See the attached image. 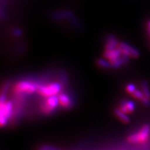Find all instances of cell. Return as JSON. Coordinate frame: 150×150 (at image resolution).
Segmentation results:
<instances>
[{
  "instance_id": "9a60e30c",
  "label": "cell",
  "mask_w": 150,
  "mask_h": 150,
  "mask_svg": "<svg viewBox=\"0 0 150 150\" xmlns=\"http://www.w3.org/2000/svg\"><path fill=\"white\" fill-rule=\"evenodd\" d=\"M131 95H132L135 99H138V100L140 101H141L142 99L145 97V95H144V94L142 93V92L141 91H139V90H136V91H135Z\"/></svg>"
},
{
  "instance_id": "8fae6325",
  "label": "cell",
  "mask_w": 150,
  "mask_h": 150,
  "mask_svg": "<svg viewBox=\"0 0 150 150\" xmlns=\"http://www.w3.org/2000/svg\"><path fill=\"white\" fill-rule=\"evenodd\" d=\"M45 102L47 105L52 107L54 109L56 110L57 109L58 106H59V97L57 95H53V96H50L49 97H47L46 100H45Z\"/></svg>"
},
{
  "instance_id": "ba28073f",
  "label": "cell",
  "mask_w": 150,
  "mask_h": 150,
  "mask_svg": "<svg viewBox=\"0 0 150 150\" xmlns=\"http://www.w3.org/2000/svg\"><path fill=\"white\" fill-rule=\"evenodd\" d=\"M122 52L119 48L117 47L114 50H108V51H104V57L106 59H107L108 61H114V60H116L119 59L120 57L122 56Z\"/></svg>"
},
{
  "instance_id": "7c38bea8",
  "label": "cell",
  "mask_w": 150,
  "mask_h": 150,
  "mask_svg": "<svg viewBox=\"0 0 150 150\" xmlns=\"http://www.w3.org/2000/svg\"><path fill=\"white\" fill-rule=\"evenodd\" d=\"M56 111V110L54 109L52 107H50L49 105L45 103V102H43L40 105V112L42 115L49 116L54 114Z\"/></svg>"
},
{
  "instance_id": "ac0fdd59",
  "label": "cell",
  "mask_w": 150,
  "mask_h": 150,
  "mask_svg": "<svg viewBox=\"0 0 150 150\" xmlns=\"http://www.w3.org/2000/svg\"><path fill=\"white\" fill-rule=\"evenodd\" d=\"M147 30L150 29V20H149L147 23Z\"/></svg>"
},
{
  "instance_id": "2e32d148",
  "label": "cell",
  "mask_w": 150,
  "mask_h": 150,
  "mask_svg": "<svg viewBox=\"0 0 150 150\" xmlns=\"http://www.w3.org/2000/svg\"><path fill=\"white\" fill-rule=\"evenodd\" d=\"M125 90H126V91L129 94H130V95H132V94L136 91L137 88H136V86H135L134 84L129 83V84H127V85L126 86V87H125Z\"/></svg>"
},
{
  "instance_id": "e0dca14e",
  "label": "cell",
  "mask_w": 150,
  "mask_h": 150,
  "mask_svg": "<svg viewBox=\"0 0 150 150\" xmlns=\"http://www.w3.org/2000/svg\"><path fill=\"white\" fill-rule=\"evenodd\" d=\"M12 34L16 38H20L23 35V31H22V29H19V28H16V29L13 30Z\"/></svg>"
},
{
  "instance_id": "d6986e66",
  "label": "cell",
  "mask_w": 150,
  "mask_h": 150,
  "mask_svg": "<svg viewBox=\"0 0 150 150\" xmlns=\"http://www.w3.org/2000/svg\"><path fill=\"white\" fill-rule=\"evenodd\" d=\"M147 31H148V33H149V34L150 35V29H148Z\"/></svg>"
},
{
  "instance_id": "5b68a950",
  "label": "cell",
  "mask_w": 150,
  "mask_h": 150,
  "mask_svg": "<svg viewBox=\"0 0 150 150\" xmlns=\"http://www.w3.org/2000/svg\"><path fill=\"white\" fill-rule=\"evenodd\" d=\"M59 101V106L65 110H70L74 106V102L72 99L68 94L65 93H61L58 95Z\"/></svg>"
},
{
  "instance_id": "30bf717a",
  "label": "cell",
  "mask_w": 150,
  "mask_h": 150,
  "mask_svg": "<svg viewBox=\"0 0 150 150\" xmlns=\"http://www.w3.org/2000/svg\"><path fill=\"white\" fill-rule=\"evenodd\" d=\"M113 112L114 115H115L121 122H122L123 123L127 124L130 122V118L128 117L127 113H125V112L121 110L119 108H115V109L113 110Z\"/></svg>"
},
{
  "instance_id": "4fadbf2b",
  "label": "cell",
  "mask_w": 150,
  "mask_h": 150,
  "mask_svg": "<svg viewBox=\"0 0 150 150\" xmlns=\"http://www.w3.org/2000/svg\"><path fill=\"white\" fill-rule=\"evenodd\" d=\"M96 65L100 68L104 69L106 70H110L111 69V65H110V62L106 61V59H98L96 61Z\"/></svg>"
},
{
  "instance_id": "3957f363",
  "label": "cell",
  "mask_w": 150,
  "mask_h": 150,
  "mask_svg": "<svg viewBox=\"0 0 150 150\" xmlns=\"http://www.w3.org/2000/svg\"><path fill=\"white\" fill-rule=\"evenodd\" d=\"M150 133V127L148 125H144L138 132L131 134L127 138L129 143H144L148 140Z\"/></svg>"
},
{
  "instance_id": "7a4b0ae2",
  "label": "cell",
  "mask_w": 150,
  "mask_h": 150,
  "mask_svg": "<svg viewBox=\"0 0 150 150\" xmlns=\"http://www.w3.org/2000/svg\"><path fill=\"white\" fill-rule=\"evenodd\" d=\"M63 87L64 86L62 84L61 82H54V83H49L47 85L39 83L37 93L40 96L47 98L53 95H59L60 93H62Z\"/></svg>"
},
{
  "instance_id": "277c9868",
  "label": "cell",
  "mask_w": 150,
  "mask_h": 150,
  "mask_svg": "<svg viewBox=\"0 0 150 150\" xmlns=\"http://www.w3.org/2000/svg\"><path fill=\"white\" fill-rule=\"evenodd\" d=\"M117 47L120 50L123 55L127 56L130 58H133V59H138L140 56V53L138 50L129 45L127 43L120 42Z\"/></svg>"
},
{
  "instance_id": "9c48e42d",
  "label": "cell",
  "mask_w": 150,
  "mask_h": 150,
  "mask_svg": "<svg viewBox=\"0 0 150 150\" xmlns=\"http://www.w3.org/2000/svg\"><path fill=\"white\" fill-rule=\"evenodd\" d=\"M135 108H136V105L135 103L132 101L130 100H124L120 104L119 108L125 113H131L134 111Z\"/></svg>"
},
{
  "instance_id": "6da1fadb",
  "label": "cell",
  "mask_w": 150,
  "mask_h": 150,
  "mask_svg": "<svg viewBox=\"0 0 150 150\" xmlns=\"http://www.w3.org/2000/svg\"><path fill=\"white\" fill-rule=\"evenodd\" d=\"M39 82L33 81L22 80L17 82L13 88V94H22V95H32L37 93L38 88Z\"/></svg>"
},
{
  "instance_id": "52a82bcc",
  "label": "cell",
  "mask_w": 150,
  "mask_h": 150,
  "mask_svg": "<svg viewBox=\"0 0 150 150\" xmlns=\"http://www.w3.org/2000/svg\"><path fill=\"white\" fill-rule=\"evenodd\" d=\"M117 38L114 35H108L105 40L104 44V51L108 50H112L117 48L119 45Z\"/></svg>"
},
{
  "instance_id": "8992f818",
  "label": "cell",
  "mask_w": 150,
  "mask_h": 150,
  "mask_svg": "<svg viewBox=\"0 0 150 150\" xmlns=\"http://www.w3.org/2000/svg\"><path fill=\"white\" fill-rule=\"evenodd\" d=\"M6 93V92L2 91V92L0 93V128L6 127L8 122V120L5 117L3 110L4 104L6 101L7 100Z\"/></svg>"
},
{
  "instance_id": "5bb4252c",
  "label": "cell",
  "mask_w": 150,
  "mask_h": 150,
  "mask_svg": "<svg viewBox=\"0 0 150 150\" xmlns=\"http://www.w3.org/2000/svg\"><path fill=\"white\" fill-rule=\"evenodd\" d=\"M141 89L142 93L144 94L145 97L150 99V91L149 88V86L146 81H142L141 83Z\"/></svg>"
}]
</instances>
